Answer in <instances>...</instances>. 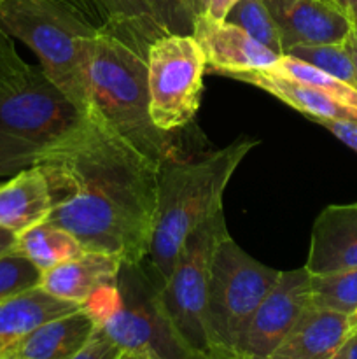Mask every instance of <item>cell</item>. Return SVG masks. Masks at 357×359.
Masks as SVG:
<instances>
[{
	"label": "cell",
	"mask_w": 357,
	"mask_h": 359,
	"mask_svg": "<svg viewBox=\"0 0 357 359\" xmlns=\"http://www.w3.org/2000/svg\"><path fill=\"white\" fill-rule=\"evenodd\" d=\"M226 21L240 27L252 39L261 42L276 55H284L279 28H276L265 0H237L227 13Z\"/></svg>",
	"instance_id": "24"
},
{
	"label": "cell",
	"mask_w": 357,
	"mask_h": 359,
	"mask_svg": "<svg viewBox=\"0 0 357 359\" xmlns=\"http://www.w3.org/2000/svg\"><path fill=\"white\" fill-rule=\"evenodd\" d=\"M52 209L48 181L37 167H30L0 182V226L21 233L48 219Z\"/></svg>",
	"instance_id": "17"
},
{
	"label": "cell",
	"mask_w": 357,
	"mask_h": 359,
	"mask_svg": "<svg viewBox=\"0 0 357 359\" xmlns=\"http://www.w3.org/2000/svg\"><path fill=\"white\" fill-rule=\"evenodd\" d=\"M161 165L91 107L38 154L34 167L48 181L51 223L65 228L86 251L140 263L156 221Z\"/></svg>",
	"instance_id": "1"
},
{
	"label": "cell",
	"mask_w": 357,
	"mask_h": 359,
	"mask_svg": "<svg viewBox=\"0 0 357 359\" xmlns=\"http://www.w3.org/2000/svg\"><path fill=\"white\" fill-rule=\"evenodd\" d=\"M308 307L310 273L307 269L280 272L275 286L241 330L230 359H268Z\"/></svg>",
	"instance_id": "10"
},
{
	"label": "cell",
	"mask_w": 357,
	"mask_h": 359,
	"mask_svg": "<svg viewBox=\"0 0 357 359\" xmlns=\"http://www.w3.org/2000/svg\"><path fill=\"white\" fill-rule=\"evenodd\" d=\"M226 233L224 212L219 210L189 235L170 277L160 290L164 318L192 359H220L206 319V297L214 252Z\"/></svg>",
	"instance_id": "7"
},
{
	"label": "cell",
	"mask_w": 357,
	"mask_h": 359,
	"mask_svg": "<svg viewBox=\"0 0 357 359\" xmlns=\"http://www.w3.org/2000/svg\"><path fill=\"white\" fill-rule=\"evenodd\" d=\"M14 249L30 259L41 272H46L65 259L79 255L83 245L65 228L44 219L18 233Z\"/></svg>",
	"instance_id": "20"
},
{
	"label": "cell",
	"mask_w": 357,
	"mask_h": 359,
	"mask_svg": "<svg viewBox=\"0 0 357 359\" xmlns=\"http://www.w3.org/2000/svg\"><path fill=\"white\" fill-rule=\"evenodd\" d=\"M191 35L202 48L206 70L223 76L230 72L265 70L280 58V55L226 20L196 16Z\"/></svg>",
	"instance_id": "12"
},
{
	"label": "cell",
	"mask_w": 357,
	"mask_h": 359,
	"mask_svg": "<svg viewBox=\"0 0 357 359\" xmlns=\"http://www.w3.org/2000/svg\"><path fill=\"white\" fill-rule=\"evenodd\" d=\"M280 277L248 256L230 233L217 244L210 265L206 319L220 359H230L234 342L258 305Z\"/></svg>",
	"instance_id": "8"
},
{
	"label": "cell",
	"mask_w": 357,
	"mask_h": 359,
	"mask_svg": "<svg viewBox=\"0 0 357 359\" xmlns=\"http://www.w3.org/2000/svg\"><path fill=\"white\" fill-rule=\"evenodd\" d=\"M149 114L161 132L184 128L196 116L203 91L205 56L191 34H164L146 53Z\"/></svg>",
	"instance_id": "9"
},
{
	"label": "cell",
	"mask_w": 357,
	"mask_h": 359,
	"mask_svg": "<svg viewBox=\"0 0 357 359\" xmlns=\"http://www.w3.org/2000/svg\"><path fill=\"white\" fill-rule=\"evenodd\" d=\"M317 125L331 132L336 139L357 153V119H322L317 121Z\"/></svg>",
	"instance_id": "32"
},
{
	"label": "cell",
	"mask_w": 357,
	"mask_h": 359,
	"mask_svg": "<svg viewBox=\"0 0 357 359\" xmlns=\"http://www.w3.org/2000/svg\"><path fill=\"white\" fill-rule=\"evenodd\" d=\"M226 76L234 81L261 88L262 91L273 95L289 107L310 118L314 123L322 121V119H357V109L346 107L322 91L304 86L287 77L275 76L266 70L230 72Z\"/></svg>",
	"instance_id": "18"
},
{
	"label": "cell",
	"mask_w": 357,
	"mask_h": 359,
	"mask_svg": "<svg viewBox=\"0 0 357 359\" xmlns=\"http://www.w3.org/2000/svg\"><path fill=\"white\" fill-rule=\"evenodd\" d=\"M118 359H146V358L140 356V354L130 353V351H121V354H119Z\"/></svg>",
	"instance_id": "37"
},
{
	"label": "cell",
	"mask_w": 357,
	"mask_h": 359,
	"mask_svg": "<svg viewBox=\"0 0 357 359\" xmlns=\"http://www.w3.org/2000/svg\"><path fill=\"white\" fill-rule=\"evenodd\" d=\"M328 2L332 4L338 11H342L357 28V0H328Z\"/></svg>",
	"instance_id": "34"
},
{
	"label": "cell",
	"mask_w": 357,
	"mask_h": 359,
	"mask_svg": "<svg viewBox=\"0 0 357 359\" xmlns=\"http://www.w3.org/2000/svg\"><path fill=\"white\" fill-rule=\"evenodd\" d=\"M16 241H18V235L14 233V231L0 226V256L14 251V248H16Z\"/></svg>",
	"instance_id": "35"
},
{
	"label": "cell",
	"mask_w": 357,
	"mask_h": 359,
	"mask_svg": "<svg viewBox=\"0 0 357 359\" xmlns=\"http://www.w3.org/2000/svg\"><path fill=\"white\" fill-rule=\"evenodd\" d=\"M80 112L41 69L0 91V179L34 167L42 151L80 121Z\"/></svg>",
	"instance_id": "6"
},
{
	"label": "cell",
	"mask_w": 357,
	"mask_h": 359,
	"mask_svg": "<svg viewBox=\"0 0 357 359\" xmlns=\"http://www.w3.org/2000/svg\"><path fill=\"white\" fill-rule=\"evenodd\" d=\"M31 69L34 65L18 55L13 37L0 27V91L23 84Z\"/></svg>",
	"instance_id": "27"
},
{
	"label": "cell",
	"mask_w": 357,
	"mask_h": 359,
	"mask_svg": "<svg viewBox=\"0 0 357 359\" xmlns=\"http://www.w3.org/2000/svg\"><path fill=\"white\" fill-rule=\"evenodd\" d=\"M304 269L310 276L357 269V202L328 205L318 214Z\"/></svg>",
	"instance_id": "13"
},
{
	"label": "cell",
	"mask_w": 357,
	"mask_h": 359,
	"mask_svg": "<svg viewBox=\"0 0 357 359\" xmlns=\"http://www.w3.org/2000/svg\"><path fill=\"white\" fill-rule=\"evenodd\" d=\"M310 305L345 316L357 312V269L310 276Z\"/></svg>",
	"instance_id": "23"
},
{
	"label": "cell",
	"mask_w": 357,
	"mask_h": 359,
	"mask_svg": "<svg viewBox=\"0 0 357 359\" xmlns=\"http://www.w3.org/2000/svg\"><path fill=\"white\" fill-rule=\"evenodd\" d=\"M163 34H192L195 16L184 0H147Z\"/></svg>",
	"instance_id": "28"
},
{
	"label": "cell",
	"mask_w": 357,
	"mask_h": 359,
	"mask_svg": "<svg viewBox=\"0 0 357 359\" xmlns=\"http://www.w3.org/2000/svg\"><path fill=\"white\" fill-rule=\"evenodd\" d=\"M125 259L100 251H83L42 272L41 290L83 307L93 294L115 284Z\"/></svg>",
	"instance_id": "14"
},
{
	"label": "cell",
	"mask_w": 357,
	"mask_h": 359,
	"mask_svg": "<svg viewBox=\"0 0 357 359\" xmlns=\"http://www.w3.org/2000/svg\"><path fill=\"white\" fill-rule=\"evenodd\" d=\"M58 2L70 7L74 13L79 14L91 27L98 28V30L107 28V16H105L104 9L100 7L98 0H58Z\"/></svg>",
	"instance_id": "30"
},
{
	"label": "cell",
	"mask_w": 357,
	"mask_h": 359,
	"mask_svg": "<svg viewBox=\"0 0 357 359\" xmlns=\"http://www.w3.org/2000/svg\"><path fill=\"white\" fill-rule=\"evenodd\" d=\"M98 4L107 16V30L114 34L144 46L164 35L147 0H98Z\"/></svg>",
	"instance_id": "21"
},
{
	"label": "cell",
	"mask_w": 357,
	"mask_h": 359,
	"mask_svg": "<svg viewBox=\"0 0 357 359\" xmlns=\"http://www.w3.org/2000/svg\"><path fill=\"white\" fill-rule=\"evenodd\" d=\"M79 309L80 305L51 297L41 287L0 302V354L37 326Z\"/></svg>",
	"instance_id": "19"
},
{
	"label": "cell",
	"mask_w": 357,
	"mask_h": 359,
	"mask_svg": "<svg viewBox=\"0 0 357 359\" xmlns=\"http://www.w3.org/2000/svg\"><path fill=\"white\" fill-rule=\"evenodd\" d=\"M0 27L37 55L41 70L79 109H91L88 39L98 32L58 0H0Z\"/></svg>",
	"instance_id": "4"
},
{
	"label": "cell",
	"mask_w": 357,
	"mask_h": 359,
	"mask_svg": "<svg viewBox=\"0 0 357 359\" xmlns=\"http://www.w3.org/2000/svg\"><path fill=\"white\" fill-rule=\"evenodd\" d=\"M259 140L238 139L196 161H164L158 181V210L144 269L163 287L189 235L223 210V196L238 165Z\"/></svg>",
	"instance_id": "2"
},
{
	"label": "cell",
	"mask_w": 357,
	"mask_h": 359,
	"mask_svg": "<svg viewBox=\"0 0 357 359\" xmlns=\"http://www.w3.org/2000/svg\"><path fill=\"white\" fill-rule=\"evenodd\" d=\"M284 55L307 62L317 69L324 70L329 76L343 81L349 86L357 90V76L354 69L352 56L343 44H317V46H294L287 49Z\"/></svg>",
	"instance_id": "25"
},
{
	"label": "cell",
	"mask_w": 357,
	"mask_h": 359,
	"mask_svg": "<svg viewBox=\"0 0 357 359\" xmlns=\"http://www.w3.org/2000/svg\"><path fill=\"white\" fill-rule=\"evenodd\" d=\"M121 349L97 326L86 346L74 359H118Z\"/></svg>",
	"instance_id": "29"
},
{
	"label": "cell",
	"mask_w": 357,
	"mask_h": 359,
	"mask_svg": "<svg viewBox=\"0 0 357 359\" xmlns=\"http://www.w3.org/2000/svg\"><path fill=\"white\" fill-rule=\"evenodd\" d=\"M345 46L349 49L350 56H352L354 62V69H356V76H357V28L354 27L352 32L349 34V37L345 39Z\"/></svg>",
	"instance_id": "36"
},
{
	"label": "cell",
	"mask_w": 357,
	"mask_h": 359,
	"mask_svg": "<svg viewBox=\"0 0 357 359\" xmlns=\"http://www.w3.org/2000/svg\"><path fill=\"white\" fill-rule=\"evenodd\" d=\"M83 309L121 351L146 359H192L175 339L160 290L142 262H122L115 284L93 294Z\"/></svg>",
	"instance_id": "5"
},
{
	"label": "cell",
	"mask_w": 357,
	"mask_h": 359,
	"mask_svg": "<svg viewBox=\"0 0 357 359\" xmlns=\"http://www.w3.org/2000/svg\"><path fill=\"white\" fill-rule=\"evenodd\" d=\"M284 53L294 46L343 44L354 23L328 0H265Z\"/></svg>",
	"instance_id": "11"
},
{
	"label": "cell",
	"mask_w": 357,
	"mask_h": 359,
	"mask_svg": "<svg viewBox=\"0 0 357 359\" xmlns=\"http://www.w3.org/2000/svg\"><path fill=\"white\" fill-rule=\"evenodd\" d=\"M149 46L114 32L98 30L88 39L86 77L91 107L142 153L161 163L170 156L167 132L149 114L146 53Z\"/></svg>",
	"instance_id": "3"
},
{
	"label": "cell",
	"mask_w": 357,
	"mask_h": 359,
	"mask_svg": "<svg viewBox=\"0 0 357 359\" xmlns=\"http://www.w3.org/2000/svg\"><path fill=\"white\" fill-rule=\"evenodd\" d=\"M331 359H357V333H350Z\"/></svg>",
	"instance_id": "33"
},
{
	"label": "cell",
	"mask_w": 357,
	"mask_h": 359,
	"mask_svg": "<svg viewBox=\"0 0 357 359\" xmlns=\"http://www.w3.org/2000/svg\"><path fill=\"white\" fill-rule=\"evenodd\" d=\"M266 72H272L275 76L287 77L296 83L310 86L314 90L322 91V93L329 95L331 98L338 100L340 104L346 105V107L357 109V90L349 86L343 81L336 79V77L329 76L324 70L317 69V67L310 65L307 62L293 58L289 55H282L272 67L265 69Z\"/></svg>",
	"instance_id": "22"
},
{
	"label": "cell",
	"mask_w": 357,
	"mask_h": 359,
	"mask_svg": "<svg viewBox=\"0 0 357 359\" xmlns=\"http://www.w3.org/2000/svg\"><path fill=\"white\" fill-rule=\"evenodd\" d=\"M42 272L14 249L0 256V302L41 286Z\"/></svg>",
	"instance_id": "26"
},
{
	"label": "cell",
	"mask_w": 357,
	"mask_h": 359,
	"mask_svg": "<svg viewBox=\"0 0 357 359\" xmlns=\"http://www.w3.org/2000/svg\"><path fill=\"white\" fill-rule=\"evenodd\" d=\"M350 335V316L308 307L268 359H331Z\"/></svg>",
	"instance_id": "16"
},
{
	"label": "cell",
	"mask_w": 357,
	"mask_h": 359,
	"mask_svg": "<svg viewBox=\"0 0 357 359\" xmlns=\"http://www.w3.org/2000/svg\"><path fill=\"white\" fill-rule=\"evenodd\" d=\"M97 330L83 307L37 326L4 351L0 359H74Z\"/></svg>",
	"instance_id": "15"
},
{
	"label": "cell",
	"mask_w": 357,
	"mask_h": 359,
	"mask_svg": "<svg viewBox=\"0 0 357 359\" xmlns=\"http://www.w3.org/2000/svg\"><path fill=\"white\" fill-rule=\"evenodd\" d=\"M192 16H206L212 20H226L237 0H184Z\"/></svg>",
	"instance_id": "31"
},
{
	"label": "cell",
	"mask_w": 357,
	"mask_h": 359,
	"mask_svg": "<svg viewBox=\"0 0 357 359\" xmlns=\"http://www.w3.org/2000/svg\"><path fill=\"white\" fill-rule=\"evenodd\" d=\"M350 333H357V312L350 316Z\"/></svg>",
	"instance_id": "38"
}]
</instances>
